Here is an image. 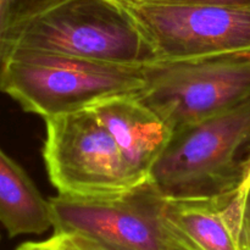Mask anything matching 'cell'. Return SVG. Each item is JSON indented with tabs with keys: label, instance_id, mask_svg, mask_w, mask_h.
<instances>
[{
	"label": "cell",
	"instance_id": "6da1fadb",
	"mask_svg": "<svg viewBox=\"0 0 250 250\" xmlns=\"http://www.w3.org/2000/svg\"><path fill=\"white\" fill-rule=\"evenodd\" d=\"M15 50H34L149 67L160 62L155 49L119 0H63L17 27Z\"/></svg>",
	"mask_w": 250,
	"mask_h": 250
},
{
	"label": "cell",
	"instance_id": "7a4b0ae2",
	"mask_svg": "<svg viewBox=\"0 0 250 250\" xmlns=\"http://www.w3.org/2000/svg\"><path fill=\"white\" fill-rule=\"evenodd\" d=\"M250 155V99L175 132L149 181L166 199L229 195L246 177Z\"/></svg>",
	"mask_w": 250,
	"mask_h": 250
},
{
	"label": "cell",
	"instance_id": "3957f363",
	"mask_svg": "<svg viewBox=\"0 0 250 250\" xmlns=\"http://www.w3.org/2000/svg\"><path fill=\"white\" fill-rule=\"evenodd\" d=\"M146 68L85 60L62 54L15 50L1 93L42 119L89 109L107 98L139 93Z\"/></svg>",
	"mask_w": 250,
	"mask_h": 250
},
{
	"label": "cell",
	"instance_id": "277c9868",
	"mask_svg": "<svg viewBox=\"0 0 250 250\" xmlns=\"http://www.w3.org/2000/svg\"><path fill=\"white\" fill-rule=\"evenodd\" d=\"M44 122L43 159L58 194L114 198L144 183L132 172L92 109L56 115Z\"/></svg>",
	"mask_w": 250,
	"mask_h": 250
},
{
	"label": "cell",
	"instance_id": "5b68a950",
	"mask_svg": "<svg viewBox=\"0 0 250 250\" xmlns=\"http://www.w3.org/2000/svg\"><path fill=\"white\" fill-rule=\"evenodd\" d=\"M137 97L175 133L250 99V54L161 61L146 68Z\"/></svg>",
	"mask_w": 250,
	"mask_h": 250
},
{
	"label": "cell",
	"instance_id": "8992f818",
	"mask_svg": "<svg viewBox=\"0 0 250 250\" xmlns=\"http://www.w3.org/2000/svg\"><path fill=\"white\" fill-rule=\"evenodd\" d=\"M55 233H80L129 250H197L166 215L150 181L114 198H49Z\"/></svg>",
	"mask_w": 250,
	"mask_h": 250
},
{
	"label": "cell",
	"instance_id": "52a82bcc",
	"mask_svg": "<svg viewBox=\"0 0 250 250\" xmlns=\"http://www.w3.org/2000/svg\"><path fill=\"white\" fill-rule=\"evenodd\" d=\"M119 1L136 20L160 62L250 54V6Z\"/></svg>",
	"mask_w": 250,
	"mask_h": 250
},
{
	"label": "cell",
	"instance_id": "ba28073f",
	"mask_svg": "<svg viewBox=\"0 0 250 250\" xmlns=\"http://www.w3.org/2000/svg\"><path fill=\"white\" fill-rule=\"evenodd\" d=\"M89 109L111 134L134 176L142 182L149 181L172 139V128L137 93L107 98Z\"/></svg>",
	"mask_w": 250,
	"mask_h": 250
},
{
	"label": "cell",
	"instance_id": "9c48e42d",
	"mask_svg": "<svg viewBox=\"0 0 250 250\" xmlns=\"http://www.w3.org/2000/svg\"><path fill=\"white\" fill-rule=\"evenodd\" d=\"M166 215L197 250H241L236 193L205 199H166Z\"/></svg>",
	"mask_w": 250,
	"mask_h": 250
},
{
	"label": "cell",
	"instance_id": "30bf717a",
	"mask_svg": "<svg viewBox=\"0 0 250 250\" xmlns=\"http://www.w3.org/2000/svg\"><path fill=\"white\" fill-rule=\"evenodd\" d=\"M0 224L9 237L42 234L53 229L49 200L26 171L0 149Z\"/></svg>",
	"mask_w": 250,
	"mask_h": 250
},
{
	"label": "cell",
	"instance_id": "8fae6325",
	"mask_svg": "<svg viewBox=\"0 0 250 250\" xmlns=\"http://www.w3.org/2000/svg\"><path fill=\"white\" fill-rule=\"evenodd\" d=\"M63 0H0V92L10 60V38L15 29L28 20Z\"/></svg>",
	"mask_w": 250,
	"mask_h": 250
},
{
	"label": "cell",
	"instance_id": "7c38bea8",
	"mask_svg": "<svg viewBox=\"0 0 250 250\" xmlns=\"http://www.w3.org/2000/svg\"><path fill=\"white\" fill-rule=\"evenodd\" d=\"M16 250H82L76 244L71 234L55 233L44 241L26 242L17 247Z\"/></svg>",
	"mask_w": 250,
	"mask_h": 250
},
{
	"label": "cell",
	"instance_id": "4fadbf2b",
	"mask_svg": "<svg viewBox=\"0 0 250 250\" xmlns=\"http://www.w3.org/2000/svg\"><path fill=\"white\" fill-rule=\"evenodd\" d=\"M71 234L73 241L76 242L78 247L82 250H129L122 247L116 246V244L109 243V242L102 241L99 238H94V237L85 236V234L80 233H68Z\"/></svg>",
	"mask_w": 250,
	"mask_h": 250
},
{
	"label": "cell",
	"instance_id": "5bb4252c",
	"mask_svg": "<svg viewBox=\"0 0 250 250\" xmlns=\"http://www.w3.org/2000/svg\"><path fill=\"white\" fill-rule=\"evenodd\" d=\"M141 1L161 2V4L217 5V6H232V7L250 6V0H141Z\"/></svg>",
	"mask_w": 250,
	"mask_h": 250
},
{
	"label": "cell",
	"instance_id": "9a60e30c",
	"mask_svg": "<svg viewBox=\"0 0 250 250\" xmlns=\"http://www.w3.org/2000/svg\"><path fill=\"white\" fill-rule=\"evenodd\" d=\"M236 197L242 217L250 220V173L236 192Z\"/></svg>",
	"mask_w": 250,
	"mask_h": 250
},
{
	"label": "cell",
	"instance_id": "2e32d148",
	"mask_svg": "<svg viewBox=\"0 0 250 250\" xmlns=\"http://www.w3.org/2000/svg\"><path fill=\"white\" fill-rule=\"evenodd\" d=\"M238 244L241 250H250V220L244 219L242 215L238 225Z\"/></svg>",
	"mask_w": 250,
	"mask_h": 250
},
{
	"label": "cell",
	"instance_id": "e0dca14e",
	"mask_svg": "<svg viewBox=\"0 0 250 250\" xmlns=\"http://www.w3.org/2000/svg\"><path fill=\"white\" fill-rule=\"evenodd\" d=\"M249 172H250V155H249L248 161H247V165H246V177L249 175ZM246 177H244V180H246Z\"/></svg>",
	"mask_w": 250,
	"mask_h": 250
},
{
	"label": "cell",
	"instance_id": "ac0fdd59",
	"mask_svg": "<svg viewBox=\"0 0 250 250\" xmlns=\"http://www.w3.org/2000/svg\"><path fill=\"white\" fill-rule=\"evenodd\" d=\"M249 173H250V172H249Z\"/></svg>",
	"mask_w": 250,
	"mask_h": 250
}]
</instances>
